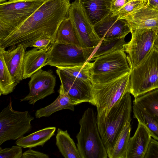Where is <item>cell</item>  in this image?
I'll use <instances>...</instances> for the list:
<instances>
[{"instance_id":"6da1fadb","label":"cell","mask_w":158,"mask_h":158,"mask_svg":"<svg viewBox=\"0 0 158 158\" xmlns=\"http://www.w3.org/2000/svg\"><path fill=\"white\" fill-rule=\"evenodd\" d=\"M71 4L70 0H44L21 26L0 40V47H32L36 41L43 38L49 39L54 43L60 23L69 16Z\"/></svg>"},{"instance_id":"7a4b0ae2","label":"cell","mask_w":158,"mask_h":158,"mask_svg":"<svg viewBox=\"0 0 158 158\" xmlns=\"http://www.w3.org/2000/svg\"><path fill=\"white\" fill-rule=\"evenodd\" d=\"M129 72L111 81L93 84V105L97 110L98 127L105 121L111 108L130 93Z\"/></svg>"},{"instance_id":"3957f363","label":"cell","mask_w":158,"mask_h":158,"mask_svg":"<svg viewBox=\"0 0 158 158\" xmlns=\"http://www.w3.org/2000/svg\"><path fill=\"white\" fill-rule=\"evenodd\" d=\"M80 131L76 137L77 147L81 158H107V153L99 133L97 117L90 108L79 120Z\"/></svg>"},{"instance_id":"277c9868","label":"cell","mask_w":158,"mask_h":158,"mask_svg":"<svg viewBox=\"0 0 158 158\" xmlns=\"http://www.w3.org/2000/svg\"><path fill=\"white\" fill-rule=\"evenodd\" d=\"M132 108L131 97L128 92L113 106L104 122L98 127L107 156L126 124L131 121Z\"/></svg>"},{"instance_id":"5b68a950","label":"cell","mask_w":158,"mask_h":158,"mask_svg":"<svg viewBox=\"0 0 158 158\" xmlns=\"http://www.w3.org/2000/svg\"><path fill=\"white\" fill-rule=\"evenodd\" d=\"M129 74L130 93L134 98L158 89V50L153 47Z\"/></svg>"},{"instance_id":"8992f818","label":"cell","mask_w":158,"mask_h":158,"mask_svg":"<svg viewBox=\"0 0 158 158\" xmlns=\"http://www.w3.org/2000/svg\"><path fill=\"white\" fill-rule=\"evenodd\" d=\"M44 0H13L0 3V40L21 26Z\"/></svg>"},{"instance_id":"52a82bcc","label":"cell","mask_w":158,"mask_h":158,"mask_svg":"<svg viewBox=\"0 0 158 158\" xmlns=\"http://www.w3.org/2000/svg\"><path fill=\"white\" fill-rule=\"evenodd\" d=\"M90 69L92 84L108 82L129 72L130 68L123 48L96 58Z\"/></svg>"},{"instance_id":"ba28073f","label":"cell","mask_w":158,"mask_h":158,"mask_svg":"<svg viewBox=\"0 0 158 158\" xmlns=\"http://www.w3.org/2000/svg\"><path fill=\"white\" fill-rule=\"evenodd\" d=\"M34 119L28 111L14 110L10 99L0 113V145L7 141L17 140L30 131Z\"/></svg>"},{"instance_id":"9c48e42d","label":"cell","mask_w":158,"mask_h":158,"mask_svg":"<svg viewBox=\"0 0 158 158\" xmlns=\"http://www.w3.org/2000/svg\"><path fill=\"white\" fill-rule=\"evenodd\" d=\"M97 47L83 48L73 44L55 42L51 44L48 50L47 65L58 68L84 64Z\"/></svg>"},{"instance_id":"30bf717a","label":"cell","mask_w":158,"mask_h":158,"mask_svg":"<svg viewBox=\"0 0 158 158\" xmlns=\"http://www.w3.org/2000/svg\"><path fill=\"white\" fill-rule=\"evenodd\" d=\"M68 17L72 22L80 46L83 48L97 47L102 40L77 0L71 4Z\"/></svg>"},{"instance_id":"8fae6325","label":"cell","mask_w":158,"mask_h":158,"mask_svg":"<svg viewBox=\"0 0 158 158\" xmlns=\"http://www.w3.org/2000/svg\"><path fill=\"white\" fill-rule=\"evenodd\" d=\"M130 41L125 44L123 49L127 53V59L130 69L136 66L154 47L157 35L149 29H131Z\"/></svg>"},{"instance_id":"7c38bea8","label":"cell","mask_w":158,"mask_h":158,"mask_svg":"<svg viewBox=\"0 0 158 158\" xmlns=\"http://www.w3.org/2000/svg\"><path fill=\"white\" fill-rule=\"evenodd\" d=\"M30 77L28 83L29 93L20 100L21 102L27 101L30 104L34 105L38 101L55 92L56 77L51 70L40 69Z\"/></svg>"},{"instance_id":"4fadbf2b","label":"cell","mask_w":158,"mask_h":158,"mask_svg":"<svg viewBox=\"0 0 158 158\" xmlns=\"http://www.w3.org/2000/svg\"><path fill=\"white\" fill-rule=\"evenodd\" d=\"M56 72L64 91L76 105L84 102L93 105V84L91 82L66 74L58 68Z\"/></svg>"},{"instance_id":"5bb4252c","label":"cell","mask_w":158,"mask_h":158,"mask_svg":"<svg viewBox=\"0 0 158 158\" xmlns=\"http://www.w3.org/2000/svg\"><path fill=\"white\" fill-rule=\"evenodd\" d=\"M94 27L97 35L102 40L125 37L131 32V27L127 20L119 18L112 12L94 25Z\"/></svg>"},{"instance_id":"9a60e30c","label":"cell","mask_w":158,"mask_h":158,"mask_svg":"<svg viewBox=\"0 0 158 158\" xmlns=\"http://www.w3.org/2000/svg\"><path fill=\"white\" fill-rule=\"evenodd\" d=\"M122 19L127 20L131 29H149L158 33V10L148 3Z\"/></svg>"},{"instance_id":"2e32d148","label":"cell","mask_w":158,"mask_h":158,"mask_svg":"<svg viewBox=\"0 0 158 158\" xmlns=\"http://www.w3.org/2000/svg\"><path fill=\"white\" fill-rule=\"evenodd\" d=\"M10 47L7 50L0 47V51L9 72L18 83L23 79V60L27 48L16 45Z\"/></svg>"},{"instance_id":"e0dca14e","label":"cell","mask_w":158,"mask_h":158,"mask_svg":"<svg viewBox=\"0 0 158 158\" xmlns=\"http://www.w3.org/2000/svg\"><path fill=\"white\" fill-rule=\"evenodd\" d=\"M152 138L146 127L138 123L134 135L129 138L126 158H144Z\"/></svg>"},{"instance_id":"ac0fdd59","label":"cell","mask_w":158,"mask_h":158,"mask_svg":"<svg viewBox=\"0 0 158 158\" xmlns=\"http://www.w3.org/2000/svg\"><path fill=\"white\" fill-rule=\"evenodd\" d=\"M51 45L41 49L35 48L25 52L23 60V79L30 77L42 67L47 65L48 51Z\"/></svg>"},{"instance_id":"d6986e66","label":"cell","mask_w":158,"mask_h":158,"mask_svg":"<svg viewBox=\"0 0 158 158\" xmlns=\"http://www.w3.org/2000/svg\"><path fill=\"white\" fill-rule=\"evenodd\" d=\"M94 26L111 12L112 0H77Z\"/></svg>"},{"instance_id":"ffe728a7","label":"cell","mask_w":158,"mask_h":158,"mask_svg":"<svg viewBox=\"0 0 158 158\" xmlns=\"http://www.w3.org/2000/svg\"><path fill=\"white\" fill-rule=\"evenodd\" d=\"M58 92L59 96L52 103L36 111L35 113L36 118L48 117L57 111L64 109L74 111V106L76 105L64 92L61 84Z\"/></svg>"},{"instance_id":"44dd1931","label":"cell","mask_w":158,"mask_h":158,"mask_svg":"<svg viewBox=\"0 0 158 158\" xmlns=\"http://www.w3.org/2000/svg\"><path fill=\"white\" fill-rule=\"evenodd\" d=\"M56 129L55 127L44 128L27 136H22L17 139L15 143L23 148L43 147L54 135Z\"/></svg>"},{"instance_id":"7402d4cb","label":"cell","mask_w":158,"mask_h":158,"mask_svg":"<svg viewBox=\"0 0 158 158\" xmlns=\"http://www.w3.org/2000/svg\"><path fill=\"white\" fill-rule=\"evenodd\" d=\"M56 138V144L64 158H81L77 147L67 130L58 128Z\"/></svg>"},{"instance_id":"603a6c76","label":"cell","mask_w":158,"mask_h":158,"mask_svg":"<svg viewBox=\"0 0 158 158\" xmlns=\"http://www.w3.org/2000/svg\"><path fill=\"white\" fill-rule=\"evenodd\" d=\"M132 109L134 117L146 127L153 138L158 141V117L133 103Z\"/></svg>"},{"instance_id":"cb8c5ba5","label":"cell","mask_w":158,"mask_h":158,"mask_svg":"<svg viewBox=\"0 0 158 158\" xmlns=\"http://www.w3.org/2000/svg\"><path fill=\"white\" fill-rule=\"evenodd\" d=\"M131 122H128L118 137L109 158H126L128 141L131 131Z\"/></svg>"},{"instance_id":"d4e9b609","label":"cell","mask_w":158,"mask_h":158,"mask_svg":"<svg viewBox=\"0 0 158 158\" xmlns=\"http://www.w3.org/2000/svg\"><path fill=\"white\" fill-rule=\"evenodd\" d=\"M55 42L80 46L72 22L68 16L65 18L60 23Z\"/></svg>"},{"instance_id":"484cf974","label":"cell","mask_w":158,"mask_h":158,"mask_svg":"<svg viewBox=\"0 0 158 158\" xmlns=\"http://www.w3.org/2000/svg\"><path fill=\"white\" fill-rule=\"evenodd\" d=\"M18 84L8 69L2 52L0 51V96L13 92Z\"/></svg>"},{"instance_id":"4316f807","label":"cell","mask_w":158,"mask_h":158,"mask_svg":"<svg viewBox=\"0 0 158 158\" xmlns=\"http://www.w3.org/2000/svg\"><path fill=\"white\" fill-rule=\"evenodd\" d=\"M125 38L102 40L87 61H94L97 57L122 48L123 45L126 43Z\"/></svg>"},{"instance_id":"83f0119b","label":"cell","mask_w":158,"mask_h":158,"mask_svg":"<svg viewBox=\"0 0 158 158\" xmlns=\"http://www.w3.org/2000/svg\"><path fill=\"white\" fill-rule=\"evenodd\" d=\"M133 103L148 113L158 117V89L135 98Z\"/></svg>"},{"instance_id":"f1b7e54d","label":"cell","mask_w":158,"mask_h":158,"mask_svg":"<svg viewBox=\"0 0 158 158\" xmlns=\"http://www.w3.org/2000/svg\"><path fill=\"white\" fill-rule=\"evenodd\" d=\"M92 64V62L87 61L84 64L81 65L57 68L61 70L66 74L91 82L90 69Z\"/></svg>"},{"instance_id":"f546056e","label":"cell","mask_w":158,"mask_h":158,"mask_svg":"<svg viewBox=\"0 0 158 158\" xmlns=\"http://www.w3.org/2000/svg\"><path fill=\"white\" fill-rule=\"evenodd\" d=\"M147 3L146 0H131L113 14L116 15L119 18L122 19L134 10L145 6Z\"/></svg>"},{"instance_id":"4dcf8cb0","label":"cell","mask_w":158,"mask_h":158,"mask_svg":"<svg viewBox=\"0 0 158 158\" xmlns=\"http://www.w3.org/2000/svg\"><path fill=\"white\" fill-rule=\"evenodd\" d=\"M22 148L17 145L10 148H0V158H22Z\"/></svg>"},{"instance_id":"1f68e13d","label":"cell","mask_w":158,"mask_h":158,"mask_svg":"<svg viewBox=\"0 0 158 158\" xmlns=\"http://www.w3.org/2000/svg\"><path fill=\"white\" fill-rule=\"evenodd\" d=\"M144 158H158V141L152 138Z\"/></svg>"},{"instance_id":"d6a6232c","label":"cell","mask_w":158,"mask_h":158,"mask_svg":"<svg viewBox=\"0 0 158 158\" xmlns=\"http://www.w3.org/2000/svg\"><path fill=\"white\" fill-rule=\"evenodd\" d=\"M49 155L29 148L23 153L22 158H49Z\"/></svg>"},{"instance_id":"836d02e7","label":"cell","mask_w":158,"mask_h":158,"mask_svg":"<svg viewBox=\"0 0 158 158\" xmlns=\"http://www.w3.org/2000/svg\"><path fill=\"white\" fill-rule=\"evenodd\" d=\"M53 43L52 41L49 39H41L37 40L34 42L32 45V47L41 49L47 48Z\"/></svg>"},{"instance_id":"e575fe53","label":"cell","mask_w":158,"mask_h":158,"mask_svg":"<svg viewBox=\"0 0 158 158\" xmlns=\"http://www.w3.org/2000/svg\"><path fill=\"white\" fill-rule=\"evenodd\" d=\"M131 0H112L111 12L114 14L118 11L125 4Z\"/></svg>"},{"instance_id":"d590c367","label":"cell","mask_w":158,"mask_h":158,"mask_svg":"<svg viewBox=\"0 0 158 158\" xmlns=\"http://www.w3.org/2000/svg\"><path fill=\"white\" fill-rule=\"evenodd\" d=\"M147 3L154 8L158 10V0H146Z\"/></svg>"},{"instance_id":"8d00e7d4","label":"cell","mask_w":158,"mask_h":158,"mask_svg":"<svg viewBox=\"0 0 158 158\" xmlns=\"http://www.w3.org/2000/svg\"><path fill=\"white\" fill-rule=\"evenodd\" d=\"M153 46L154 47L158 50V33L157 34Z\"/></svg>"},{"instance_id":"74e56055","label":"cell","mask_w":158,"mask_h":158,"mask_svg":"<svg viewBox=\"0 0 158 158\" xmlns=\"http://www.w3.org/2000/svg\"><path fill=\"white\" fill-rule=\"evenodd\" d=\"M6 0H0V3L6 2Z\"/></svg>"},{"instance_id":"f35d334b","label":"cell","mask_w":158,"mask_h":158,"mask_svg":"<svg viewBox=\"0 0 158 158\" xmlns=\"http://www.w3.org/2000/svg\"></svg>"}]
</instances>
